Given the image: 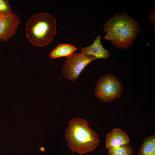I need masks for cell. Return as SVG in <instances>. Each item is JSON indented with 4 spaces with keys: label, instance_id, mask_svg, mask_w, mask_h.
<instances>
[{
    "label": "cell",
    "instance_id": "14",
    "mask_svg": "<svg viewBox=\"0 0 155 155\" xmlns=\"http://www.w3.org/2000/svg\"><path fill=\"white\" fill-rule=\"evenodd\" d=\"M3 16L0 15V17H2V16Z\"/></svg>",
    "mask_w": 155,
    "mask_h": 155
},
{
    "label": "cell",
    "instance_id": "7",
    "mask_svg": "<svg viewBox=\"0 0 155 155\" xmlns=\"http://www.w3.org/2000/svg\"><path fill=\"white\" fill-rule=\"evenodd\" d=\"M129 142V139L125 132L119 128H115L107 135L105 145L108 148L128 144Z\"/></svg>",
    "mask_w": 155,
    "mask_h": 155
},
{
    "label": "cell",
    "instance_id": "9",
    "mask_svg": "<svg viewBox=\"0 0 155 155\" xmlns=\"http://www.w3.org/2000/svg\"><path fill=\"white\" fill-rule=\"evenodd\" d=\"M77 49L76 47L72 44H61L51 51L49 56L52 59L64 57H67L71 55Z\"/></svg>",
    "mask_w": 155,
    "mask_h": 155
},
{
    "label": "cell",
    "instance_id": "10",
    "mask_svg": "<svg viewBox=\"0 0 155 155\" xmlns=\"http://www.w3.org/2000/svg\"><path fill=\"white\" fill-rule=\"evenodd\" d=\"M137 155H155V135H152L144 139Z\"/></svg>",
    "mask_w": 155,
    "mask_h": 155
},
{
    "label": "cell",
    "instance_id": "6",
    "mask_svg": "<svg viewBox=\"0 0 155 155\" xmlns=\"http://www.w3.org/2000/svg\"><path fill=\"white\" fill-rule=\"evenodd\" d=\"M21 20L15 13L0 17V41L7 40L15 33Z\"/></svg>",
    "mask_w": 155,
    "mask_h": 155
},
{
    "label": "cell",
    "instance_id": "8",
    "mask_svg": "<svg viewBox=\"0 0 155 155\" xmlns=\"http://www.w3.org/2000/svg\"><path fill=\"white\" fill-rule=\"evenodd\" d=\"M101 37L100 35H98L93 44L89 46L82 48L81 52L96 59H105L109 57L110 53L102 44L100 42Z\"/></svg>",
    "mask_w": 155,
    "mask_h": 155
},
{
    "label": "cell",
    "instance_id": "1",
    "mask_svg": "<svg viewBox=\"0 0 155 155\" xmlns=\"http://www.w3.org/2000/svg\"><path fill=\"white\" fill-rule=\"evenodd\" d=\"M104 37L117 48L127 49L133 44L140 26L127 13L116 14L105 23Z\"/></svg>",
    "mask_w": 155,
    "mask_h": 155
},
{
    "label": "cell",
    "instance_id": "4",
    "mask_svg": "<svg viewBox=\"0 0 155 155\" xmlns=\"http://www.w3.org/2000/svg\"><path fill=\"white\" fill-rule=\"evenodd\" d=\"M123 91L120 81L109 73L100 77L96 85L95 96L103 102H109L120 98Z\"/></svg>",
    "mask_w": 155,
    "mask_h": 155
},
{
    "label": "cell",
    "instance_id": "13",
    "mask_svg": "<svg viewBox=\"0 0 155 155\" xmlns=\"http://www.w3.org/2000/svg\"><path fill=\"white\" fill-rule=\"evenodd\" d=\"M154 8H153L148 16L149 20L152 22L154 26L155 25V12Z\"/></svg>",
    "mask_w": 155,
    "mask_h": 155
},
{
    "label": "cell",
    "instance_id": "11",
    "mask_svg": "<svg viewBox=\"0 0 155 155\" xmlns=\"http://www.w3.org/2000/svg\"><path fill=\"white\" fill-rule=\"evenodd\" d=\"M108 155H133V148L129 144L108 148Z\"/></svg>",
    "mask_w": 155,
    "mask_h": 155
},
{
    "label": "cell",
    "instance_id": "12",
    "mask_svg": "<svg viewBox=\"0 0 155 155\" xmlns=\"http://www.w3.org/2000/svg\"><path fill=\"white\" fill-rule=\"evenodd\" d=\"M12 13L7 0H0V15L5 16Z\"/></svg>",
    "mask_w": 155,
    "mask_h": 155
},
{
    "label": "cell",
    "instance_id": "2",
    "mask_svg": "<svg viewBox=\"0 0 155 155\" xmlns=\"http://www.w3.org/2000/svg\"><path fill=\"white\" fill-rule=\"evenodd\" d=\"M69 125L65 136L72 151L83 154L96 148L99 142L98 136L88 126L86 120L78 117L71 119Z\"/></svg>",
    "mask_w": 155,
    "mask_h": 155
},
{
    "label": "cell",
    "instance_id": "5",
    "mask_svg": "<svg viewBox=\"0 0 155 155\" xmlns=\"http://www.w3.org/2000/svg\"><path fill=\"white\" fill-rule=\"evenodd\" d=\"M95 59V58L82 52L73 53L67 57L62 67V74L66 79L74 82L86 66Z\"/></svg>",
    "mask_w": 155,
    "mask_h": 155
},
{
    "label": "cell",
    "instance_id": "3",
    "mask_svg": "<svg viewBox=\"0 0 155 155\" xmlns=\"http://www.w3.org/2000/svg\"><path fill=\"white\" fill-rule=\"evenodd\" d=\"M26 31L27 37L31 43L45 46L53 40L56 34V20L47 13L36 14L27 22Z\"/></svg>",
    "mask_w": 155,
    "mask_h": 155
}]
</instances>
